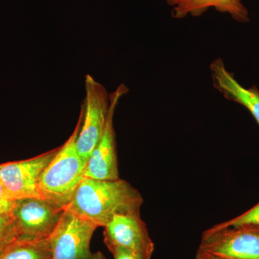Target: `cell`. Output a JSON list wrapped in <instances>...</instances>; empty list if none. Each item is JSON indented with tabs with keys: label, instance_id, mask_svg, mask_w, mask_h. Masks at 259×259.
Wrapping results in <instances>:
<instances>
[{
	"label": "cell",
	"instance_id": "cell-4",
	"mask_svg": "<svg viewBox=\"0 0 259 259\" xmlns=\"http://www.w3.org/2000/svg\"><path fill=\"white\" fill-rule=\"evenodd\" d=\"M85 92L84 102L81 105L82 120L76 140V147L79 156L88 163L106 125L110 109V94L102 83L89 74L85 76Z\"/></svg>",
	"mask_w": 259,
	"mask_h": 259
},
{
	"label": "cell",
	"instance_id": "cell-17",
	"mask_svg": "<svg viewBox=\"0 0 259 259\" xmlns=\"http://www.w3.org/2000/svg\"><path fill=\"white\" fill-rule=\"evenodd\" d=\"M195 259H219L216 258V257L213 256L208 254V253H204V252L200 251V250H197V253H196Z\"/></svg>",
	"mask_w": 259,
	"mask_h": 259
},
{
	"label": "cell",
	"instance_id": "cell-6",
	"mask_svg": "<svg viewBox=\"0 0 259 259\" xmlns=\"http://www.w3.org/2000/svg\"><path fill=\"white\" fill-rule=\"evenodd\" d=\"M65 209L42 198L29 197L15 200L11 214L19 233V239H47L60 221Z\"/></svg>",
	"mask_w": 259,
	"mask_h": 259
},
{
	"label": "cell",
	"instance_id": "cell-5",
	"mask_svg": "<svg viewBox=\"0 0 259 259\" xmlns=\"http://www.w3.org/2000/svg\"><path fill=\"white\" fill-rule=\"evenodd\" d=\"M95 223L66 208L60 221L49 238L52 259H90V243Z\"/></svg>",
	"mask_w": 259,
	"mask_h": 259
},
{
	"label": "cell",
	"instance_id": "cell-13",
	"mask_svg": "<svg viewBox=\"0 0 259 259\" xmlns=\"http://www.w3.org/2000/svg\"><path fill=\"white\" fill-rule=\"evenodd\" d=\"M19 239V233L11 212L0 213V251Z\"/></svg>",
	"mask_w": 259,
	"mask_h": 259
},
{
	"label": "cell",
	"instance_id": "cell-3",
	"mask_svg": "<svg viewBox=\"0 0 259 259\" xmlns=\"http://www.w3.org/2000/svg\"><path fill=\"white\" fill-rule=\"evenodd\" d=\"M198 250L219 259H259V227L214 225L202 233Z\"/></svg>",
	"mask_w": 259,
	"mask_h": 259
},
{
	"label": "cell",
	"instance_id": "cell-15",
	"mask_svg": "<svg viewBox=\"0 0 259 259\" xmlns=\"http://www.w3.org/2000/svg\"><path fill=\"white\" fill-rule=\"evenodd\" d=\"M15 202L8 197L3 184L0 182V213L11 212Z\"/></svg>",
	"mask_w": 259,
	"mask_h": 259
},
{
	"label": "cell",
	"instance_id": "cell-8",
	"mask_svg": "<svg viewBox=\"0 0 259 259\" xmlns=\"http://www.w3.org/2000/svg\"><path fill=\"white\" fill-rule=\"evenodd\" d=\"M104 228V243L108 250L118 247L144 259L152 258L154 243L140 212L117 214Z\"/></svg>",
	"mask_w": 259,
	"mask_h": 259
},
{
	"label": "cell",
	"instance_id": "cell-7",
	"mask_svg": "<svg viewBox=\"0 0 259 259\" xmlns=\"http://www.w3.org/2000/svg\"><path fill=\"white\" fill-rule=\"evenodd\" d=\"M129 90L124 83L110 94L108 117L101 139L87 163L83 177L96 180H116L119 177L118 161L114 128V115L117 105Z\"/></svg>",
	"mask_w": 259,
	"mask_h": 259
},
{
	"label": "cell",
	"instance_id": "cell-2",
	"mask_svg": "<svg viewBox=\"0 0 259 259\" xmlns=\"http://www.w3.org/2000/svg\"><path fill=\"white\" fill-rule=\"evenodd\" d=\"M83 110L72 134L61 147L42 172L37 189L42 199L65 209L83 180L87 163L78 153L76 140L81 127Z\"/></svg>",
	"mask_w": 259,
	"mask_h": 259
},
{
	"label": "cell",
	"instance_id": "cell-10",
	"mask_svg": "<svg viewBox=\"0 0 259 259\" xmlns=\"http://www.w3.org/2000/svg\"><path fill=\"white\" fill-rule=\"evenodd\" d=\"M213 88L226 100L236 102L249 111L259 125V90L255 85L245 88L226 68L221 58L214 59L209 66Z\"/></svg>",
	"mask_w": 259,
	"mask_h": 259
},
{
	"label": "cell",
	"instance_id": "cell-1",
	"mask_svg": "<svg viewBox=\"0 0 259 259\" xmlns=\"http://www.w3.org/2000/svg\"><path fill=\"white\" fill-rule=\"evenodd\" d=\"M143 204L139 191L127 181L83 178L66 208L104 228L117 214L140 212Z\"/></svg>",
	"mask_w": 259,
	"mask_h": 259
},
{
	"label": "cell",
	"instance_id": "cell-18",
	"mask_svg": "<svg viewBox=\"0 0 259 259\" xmlns=\"http://www.w3.org/2000/svg\"><path fill=\"white\" fill-rule=\"evenodd\" d=\"M90 259H106V258H105V256L104 255L103 253H101L100 251H98L93 253Z\"/></svg>",
	"mask_w": 259,
	"mask_h": 259
},
{
	"label": "cell",
	"instance_id": "cell-12",
	"mask_svg": "<svg viewBox=\"0 0 259 259\" xmlns=\"http://www.w3.org/2000/svg\"><path fill=\"white\" fill-rule=\"evenodd\" d=\"M0 259H52L49 238L37 241L17 240L0 251Z\"/></svg>",
	"mask_w": 259,
	"mask_h": 259
},
{
	"label": "cell",
	"instance_id": "cell-14",
	"mask_svg": "<svg viewBox=\"0 0 259 259\" xmlns=\"http://www.w3.org/2000/svg\"><path fill=\"white\" fill-rule=\"evenodd\" d=\"M221 226H240L253 225L259 227V202L254 207L238 217L219 223Z\"/></svg>",
	"mask_w": 259,
	"mask_h": 259
},
{
	"label": "cell",
	"instance_id": "cell-16",
	"mask_svg": "<svg viewBox=\"0 0 259 259\" xmlns=\"http://www.w3.org/2000/svg\"><path fill=\"white\" fill-rule=\"evenodd\" d=\"M109 250L111 252L114 259H144L129 250L118 247L110 248Z\"/></svg>",
	"mask_w": 259,
	"mask_h": 259
},
{
	"label": "cell",
	"instance_id": "cell-9",
	"mask_svg": "<svg viewBox=\"0 0 259 259\" xmlns=\"http://www.w3.org/2000/svg\"><path fill=\"white\" fill-rule=\"evenodd\" d=\"M57 151L56 148L30 159L0 164V182L12 200L41 198L37 189L38 180Z\"/></svg>",
	"mask_w": 259,
	"mask_h": 259
},
{
	"label": "cell",
	"instance_id": "cell-11",
	"mask_svg": "<svg viewBox=\"0 0 259 259\" xmlns=\"http://www.w3.org/2000/svg\"><path fill=\"white\" fill-rule=\"evenodd\" d=\"M171 8V16L182 19L187 16L199 17L210 8L220 13L231 15L233 20L239 23L249 22L248 10L242 3V0H166Z\"/></svg>",
	"mask_w": 259,
	"mask_h": 259
}]
</instances>
